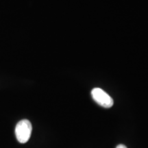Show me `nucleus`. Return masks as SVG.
<instances>
[{"label":"nucleus","mask_w":148,"mask_h":148,"mask_svg":"<svg viewBox=\"0 0 148 148\" xmlns=\"http://www.w3.org/2000/svg\"><path fill=\"white\" fill-rule=\"evenodd\" d=\"M32 130V126L29 120H21L16 124L15 127L16 139L21 143H27L30 138Z\"/></svg>","instance_id":"1"},{"label":"nucleus","mask_w":148,"mask_h":148,"mask_svg":"<svg viewBox=\"0 0 148 148\" xmlns=\"http://www.w3.org/2000/svg\"><path fill=\"white\" fill-rule=\"evenodd\" d=\"M91 96L96 103L103 108H109L113 106L112 98L100 88H93L91 90Z\"/></svg>","instance_id":"2"},{"label":"nucleus","mask_w":148,"mask_h":148,"mask_svg":"<svg viewBox=\"0 0 148 148\" xmlns=\"http://www.w3.org/2000/svg\"><path fill=\"white\" fill-rule=\"evenodd\" d=\"M116 148H127L126 146L124 145H122V144H121V145H119L116 146Z\"/></svg>","instance_id":"3"}]
</instances>
